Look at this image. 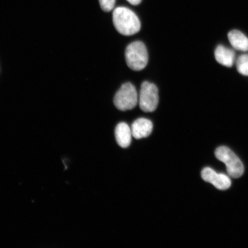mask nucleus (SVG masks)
<instances>
[{
  "label": "nucleus",
  "instance_id": "nucleus-6",
  "mask_svg": "<svg viewBox=\"0 0 248 248\" xmlns=\"http://www.w3.org/2000/svg\"><path fill=\"white\" fill-rule=\"evenodd\" d=\"M201 176L204 181L210 183L219 190H225L231 187L232 183L228 176L217 173L209 167L202 170Z\"/></svg>",
  "mask_w": 248,
  "mask_h": 248
},
{
  "label": "nucleus",
  "instance_id": "nucleus-10",
  "mask_svg": "<svg viewBox=\"0 0 248 248\" xmlns=\"http://www.w3.org/2000/svg\"><path fill=\"white\" fill-rule=\"evenodd\" d=\"M228 39L232 47L241 51H248V38L238 30H232L228 33Z\"/></svg>",
  "mask_w": 248,
  "mask_h": 248
},
{
  "label": "nucleus",
  "instance_id": "nucleus-13",
  "mask_svg": "<svg viewBox=\"0 0 248 248\" xmlns=\"http://www.w3.org/2000/svg\"><path fill=\"white\" fill-rule=\"evenodd\" d=\"M127 1L129 2L130 4L133 5H137L140 4L142 0H126Z\"/></svg>",
  "mask_w": 248,
  "mask_h": 248
},
{
  "label": "nucleus",
  "instance_id": "nucleus-12",
  "mask_svg": "<svg viewBox=\"0 0 248 248\" xmlns=\"http://www.w3.org/2000/svg\"><path fill=\"white\" fill-rule=\"evenodd\" d=\"M101 9L105 12H110L115 5L116 0H99Z\"/></svg>",
  "mask_w": 248,
  "mask_h": 248
},
{
  "label": "nucleus",
  "instance_id": "nucleus-7",
  "mask_svg": "<svg viewBox=\"0 0 248 248\" xmlns=\"http://www.w3.org/2000/svg\"><path fill=\"white\" fill-rule=\"evenodd\" d=\"M153 129V123L145 118H140L135 120L131 126L133 137L136 139L148 137L151 134Z\"/></svg>",
  "mask_w": 248,
  "mask_h": 248
},
{
  "label": "nucleus",
  "instance_id": "nucleus-1",
  "mask_svg": "<svg viewBox=\"0 0 248 248\" xmlns=\"http://www.w3.org/2000/svg\"><path fill=\"white\" fill-rule=\"evenodd\" d=\"M113 21L116 30L122 35L131 36L139 32L141 23L131 9L120 7L114 9Z\"/></svg>",
  "mask_w": 248,
  "mask_h": 248
},
{
  "label": "nucleus",
  "instance_id": "nucleus-3",
  "mask_svg": "<svg viewBox=\"0 0 248 248\" xmlns=\"http://www.w3.org/2000/svg\"><path fill=\"white\" fill-rule=\"evenodd\" d=\"M215 155L217 159L226 164L229 176L233 178H239L243 175L244 171L243 164L231 149L219 147L216 150Z\"/></svg>",
  "mask_w": 248,
  "mask_h": 248
},
{
  "label": "nucleus",
  "instance_id": "nucleus-11",
  "mask_svg": "<svg viewBox=\"0 0 248 248\" xmlns=\"http://www.w3.org/2000/svg\"><path fill=\"white\" fill-rule=\"evenodd\" d=\"M236 67L242 75L248 76V54L241 55L237 58Z\"/></svg>",
  "mask_w": 248,
  "mask_h": 248
},
{
  "label": "nucleus",
  "instance_id": "nucleus-8",
  "mask_svg": "<svg viewBox=\"0 0 248 248\" xmlns=\"http://www.w3.org/2000/svg\"><path fill=\"white\" fill-rule=\"evenodd\" d=\"M115 136L118 144L122 148L128 147L131 143V128L125 123H120L116 126Z\"/></svg>",
  "mask_w": 248,
  "mask_h": 248
},
{
  "label": "nucleus",
  "instance_id": "nucleus-9",
  "mask_svg": "<svg viewBox=\"0 0 248 248\" xmlns=\"http://www.w3.org/2000/svg\"><path fill=\"white\" fill-rule=\"evenodd\" d=\"M215 58L217 62L223 66L231 67L235 60V52L224 46H217L215 51Z\"/></svg>",
  "mask_w": 248,
  "mask_h": 248
},
{
  "label": "nucleus",
  "instance_id": "nucleus-4",
  "mask_svg": "<svg viewBox=\"0 0 248 248\" xmlns=\"http://www.w3.org/2000/svg\"><path fill=\"white\" fill-rule=\"evenodd\" d=\"M138 94L135 87L131 83H124L114 96V104L122 111L131 110L138 102Z\"/></svg>",
  "mask_w": 248,
  "mask_h": 248
},
{
  "label": "nucleus",
  "instance_id": "nucleus-5",
  "mask_svg": "<svg viewBox=\"0 0 248 248\" xmlns=\"http://www.w3.org/2000/svg\"><path fill=\"white\" fill-rule=\"evenodd\" d=\"M139 106L145 112H153L159 104V91L153 83L144 82L141 86L139 97Z\"/></svg>",
  "mask_w": 248,
  "mask_h": 248
},
{
  "label": "nucleus",
  "instance_id": "nucleus-2",
  "mask_svg": "<svg viewBox=\"0 0 248 248\" xmlns=\"http://www.w3.org/2000/svg\"><path fill=\"white\" fill-rule=\"evenodd\" d=\"M125 59L130 69L134 71L143 70L148 62L146 46L140 41L131 43L126 48Z\"/></svg>",
  "mask_w": 248,
  "mask_h": 248
}]
</instances>
